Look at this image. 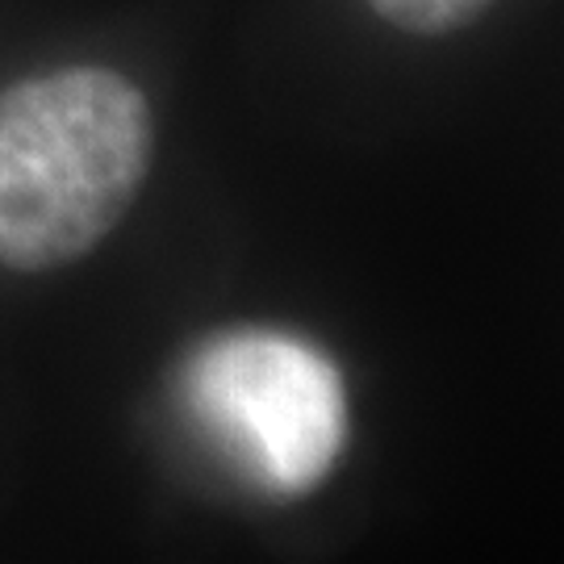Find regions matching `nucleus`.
<instances>
[{"label": "nucleus", "instance_id": "1", "mask_svg": "<svg viewBox=\"0 0 564 564\" xmlns=\"http://www.w3.org/2000/svg\"><path fill=\"white\" fill-rule=\"evenodd\" d=\"M151 167V109L105 67H63L0 93V263L46 272L88 256Z\"/></svg>", "mask_w": 564, "mask_h": 564}, {"label": "nucleus", "instance_id": "3", "mask_svg": "<svg viewBox=\"0 0 564 564\" xmlns=\"http://www.w3.org/2000/svg\"><path fill=\"white\" fill-rule=\"evenodd\" d=\"M389 25H398L405 34H452L481 18L494 0H368Z\"/></svg>", "mask_w": 564, "mask_h": 564}, {"label": "nucleus", "instance_id": "2", "mask_svg": "<svg viewBox=\"0 0 564 564\" xmlns=\"http://www.w3.org/2000/svg\"><path fill=\"white\" fill-rule=\"evenodd\" d=\"M184 402L251 485L297 498L330 473L347 440L339 368L281 330H230L184 368Z\"/></svg>", "mask_w": 564, "mask_h": 564}]
</instances>
